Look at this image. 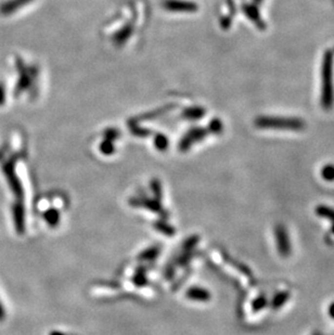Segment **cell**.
Masks as SVG:
<instances>
[{
	"label": "cell",
	"mask_w": 334,
	"mask_h": 335,
	"mask_svg": "<svg viewBox=\"0 0 334 335\" xmlns=\"http://www.w3.org/2000/svg\"><path fill=\"white\" fill-rule=\"evenodd\" d=\"M187 296L190 299L201 300V302H206V300H209L211 298V294L207 292L206 290L200 288H193L191 290H189Z\"/></svg>",
	"instance_id": "4"
},
{
	"label": "cell",
	"mask_w": 334,
	"mask_h": 335,
	"mask_svg": "<svg viewBox=\"0 0 334 335\" xmlns=\"http://www.w3.org/2000/svg\"><path fill=\"white\" fill-rule=\"evenodd\" d=\"M328 314L330 317L334 320V302L331 303L330 305H329V307H328Z\"/></svg>",
	"instance_id": "11"
},
{
	"label": "cell",
	"mask_w": 334,
	"mask_h": 335,
	"mask_svg": "<svg viewBox=\"0 0 334 335\" xmlns=\"http://www.w3.org/2000/svg\"><path fill=\"white\" fill-rule=\"evenodd\" d=\"M331 230H332V234L334 235V223L331 226Z\"/></svg>",
	"instance_id": "13"
},
{
	"label": "cell",
	"mask_w": 334,
	"mask_h": 335,
	"mask_svg": "<svg viewBox=\"0 0 334 335\" xmlns=\"http://www.w3.org/2000/svg\"><path fill=\"white\" fill-rule=\"evenodd\" d=\"M316 214L319 217L330 220L332 225L334 223V208L329 207L328 205H318L316 207Z\"/></svg>",
	"instance_id": "5"
},
{
	"label": "cell",
	"mask_w": 334,
	"mask_h": 335,
	"mask_svg": "<svg viewBox=\"0 0 334 335\" xmlns=\"http://www.w3.org/2000/svg\"><path fill=\"white\" fill-rule=\"evenodd\" d=\"M256 125L264 129H287V130H303L305 124L295 118H261L256 120Z\"/></svg>",
	"instance_id": "1"
},
{
	"label": "cell",
	"mask_w": 334,
	"mask_h": 335,
	"mask_svg": "<svg viewBox=\"0 0 334 335\" xmlns=\"http://www.w3.org/2000/svg\"><path fill=\"white\" fill-rule=\"evenodd\" d=\"M157 148H158L159 150H164L167 148V140L166 138H164L163 136H159V137L157 139Z\"/></svg>",
	"instance_id": "10"
},
{
	"label": "cell",
	"mask_w": 334,
	"mask_h": 335,
	"mask_svg": "<svg viewBox=\"0 0 334 335\" xmlns=\"http://www.w3.org/2000/svg\"><path fill=\"white\" fill-rule=\"evenodd\" d=\"M290 298V293L289 292H281V293H277L274 296V299H273V307L274 308H280L282 307V306L287 303V300Z\"/></svg>",
	"instance_id": "6"
},
{
	"label": "cell",
	"mask_w": 334,
	"mask_h": 335,
	"mask_svg": "<svg viewBox=\"0 0 334 335\" xmlns=\"http://www.w3.org/2000/svg\"><path fill=\"white\" fill-rule=\"evenodd\" d=\"M4 174H6L9 184H10L11 188H12V191L16 193L17 196L22 197V194H23L22 187H21V184H20V181L18 180L17 175L14 174L12 165H8V166L4 167Z\"/></svg>",
	"instance_id": "3"
},
{
	"label": "cell",
	"mask_w": 334,
	"mask_h": 335,
	"mask_svg": "<svg viewBox=\"0 0 334 335\" xmlns=\"http://www.w3.org/2000/svg\"><path fill=\"white\" fill-rule=\"evenodd\" d=\"M275 239L277 244L278 253L282 257H288L292 253V244L289 232L283 225H278L275 228Z\"/></svg>",
	"instance_id": "2"
},
{
	"label": "cell",
	"mask_w": 334,
	"mask_h": 335,
	"mask_svg": "<svg viewBox=\"0 0 334 335\" xmlns=\"http://www.w3.org/2000/svg\"><path fill=\"white\" fill-rule=\"evenodd\" d=\"M3 318H4V310H3L2 305L0 304V321L3 320Z\"/></svg>",
	"instance_id": "12"
},
{
	"label": "cell",
	"mask_w": 334,
	"mask_h": 335,
	"mask_svg": "<svg viewBox=\"0 0 334 335\" xmlns=\"http://www.w3.org/2000/svg\"><path fill=\"white\" fill-rule=\"evenodd\" d=\"M321 177L326 181H334V165H326V166L321 169Z\"/></svg>",
	"instance_id": "7"
},
{
	"label": "cell",
	"mask_w": 334,
	"mask_h": 335,
	"mask_svg": "<svg viewBox=\"0 0 334 335\" xmlns=\"http://www.w3.org/2000/svg\"><path fill=\"white\" fill-rule=\"evenodd\" d=\"M45 218L50 226H57V223L59 222V213L55 210L48 211L46 213Z\"/></svg>",
	"instance_id": "8"
},
{
	"label": "cell",
	"mask_w": 334,
	"mask_h": 335,
	"mask_svg": "<svg viewBox=\"0 0 334 335\" xmlns=\"http://www.w3.org/2000/svg\"><path fill=\"white\" fill-rule=\"evenodd\" d=\"M266 305H267V299H266L264 296H260V297L256 298L253 302V308L254 310H259L263 309Z\"/></svg>",
	"instance_id": "9"
}]
</instances>
